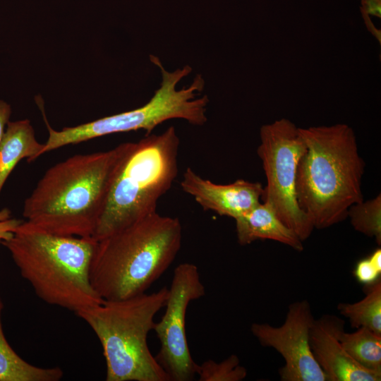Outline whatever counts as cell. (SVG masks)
<instances>
[{
  "instance_id": "4fadbf2b",
  "label": "cell",
  "mask_w": 381,
  "mask_h": 381,
  "mask_svg": "<svg viewBox=\"0 0 381 381\" xmlns=\"http://www.w3.org/2000/svg\"><path fill=\"white\" fill-rule=\"evenodd\" d=\"M238 242L250 244L256 240H272L296 250L303 249L298 235L286 226L266 203L260 202L246 214L235 219Z\"/></svg>"
},
{
  "instance_id": "d4e9b609",
  "label": "cell",
  "mask_w": 381,
  "mask_h": 381,
  "mask_svg": "<svg viewBox=\"0 0 381 381\" xmlns=\"http://www.w3.org/2000/svg\"><path fill=\"white\" fill-rule=\"evenodd\" d=\"M370 260L373 263V265L381 271V250H375L370 256Z\"/></svg>"
},
{
  "instance_id": "8992f818",
  "label": "cell",
  "mask_w": 381,
  "mask_h": 381,
  "mask_svg": "<svg viewBox=\"0 0 381 381\" xmlns=\"http://www.w3.org/2000/svg\"><path fill=\"white\" fill-rule=\"evenodd\" d=\"M180 140L174 126L133 143L110 188L92 238L99 241L157 212L178 174Z\"/></svg>"
},
{
  "instance_id": "2e32d148",
  "label": "cell",
  "mask_w": 381,
  "mask_h": 381,
  "mask_svg": "<svg viewBox=\"0 0 381 381\" xmlns=\"http://www.w3.org/2000/svg\"><path fill=\"white\" fill-rule=\"evenodd\" d=\"M343 327L342 322L337 336L347 353L365 368L381 373V334L363 327L346 332Z\"/></svg>"
},
{
  "instance_id": "e0dca14e",
  "label": "cell",
  "mask_w": 381,
  "mask_h": 381,
  "mask_svg": "<svg viewBox=\"0 0 381 381\" xmlns=\"http://www.w3.org/2000/svg\"><path fill=\"white\" fill-rule=\"evenodd\" d=\"M365 297L353 303H339V313L353 328L367 327L381 334V280L366 285Z\"/></svg>"
},
{
  "instance_id": "5bb4252c",
  "label": "cell",
  "mask_w": 381,
  "mask_h": 381,
  "mask_svg": "<svg viewBox=\"0 0 381 381\" xmlns=\"http://www.w3.org/2000/svg\"><path fill=\"white\" fill-rule=\"evenodd\" d=\"M43 146L29 120L8 122L0 143V193L17 164L25 158L28 162L35 160Z\"/></svg>"
},
{
  "instance_id": "ac0fdd59",
  "label": "cell",
  "mask_w": 381,
  "mask_h": 381,
  "mask_svg": "<svg viewBox=\"0 0 381 381\" xmlns=\"http://www.w3.org/2000/svg\"><path fill=\"white\" fill-rule=\"evenodd\" d=\"M350 218L353 229L369 237H374L381 243V196L363 200L353 205L349 210L347 217Z\"/></svg>"
},
{
  "instance_id": "44dd1931",
  "label": "cell",
  "mask_w": 381,
  "mask_h": 381,
  "mask_svg": "<svg viewBox=\"0 0 381 381\" xmlns=\"http://www.w3.org/2000/svg\"><path fill=\"white\" fill-rule=\"evenodd\" d=\"M23 220L12 218L8 208L0 210V240L1 241L10 238L14 231L22 224Z\"/></svg>"
},
{
  "instance_id": "8fae6325",
  "label": "cell",
  "mask_w": 381,
  "mask_h": 381,
  "mask_svg": "<svg viewBox=\"0 0 381 381\" xmlns=\"http://www.w3.org/2000/svg\"><path fill=\"white\" fill-rule=\"evenodd\" d=\"M180 185L203 210L234 219L260 203L263 193V187L258 182L238 179L229 184H217L189 167L183 172Z\"/></svg>"
},
{
  "instance_id": "3957f363",
  "label": "cell",
  "mask_w": 381,
  "mask_h": 381,
  "mask_svg": "<svg viewBox=\"0 0 381 381\" xmlns=\"http://www.w3.org/2000/svg\"><path fill=\"white\" fill-rule=\"evenodd\" d=\"M181 241L179 219L157 212L98 241L90 268L94 289L104 301L145 293L174 261Z\"/></svg>"
},
{
  "instance_id": "484cf974",
  "label": "cell",
  "mask_w": 381,
  "mask_h": 381,
  "mask_svg": "<svg viewBox=\"0 0 381 381\" xmlns=\"http://www.w3.org/2000/svg\"><path fill=\"white\" fill-rule=\"evenodd\" d=\"M1 240H0V243H1Z\"/></svg>"
},
{
  "instance_id": "30bf717a",
  "label": "cell",
  "mask_w": 381,
  "mask_h": 381,
  "mask_svg": "<svg viewBox=\"0 0 381 381\" xmlns=\"http://www.w3.org/2000/svg\"><path fill=\"white\" fill-rule=\"evenodd\" d=\"M314 321L310 303L302 300L289 305L282 325H251V332L260 344L274 349L283 357L285 363L279 370L281 380L327 381L310 348V333Z\"/></svg>"
},
{
  "instance_id": "7c38bea8",
  "label": "cell",
  "mask_w": 381,
  "mask_h": 381,
  "mask_svg": "<svg viewBox=\"0 0 381 381\" xmlns=\"http://www.w3.org/2000/svg\"><path fill=\"white\" fill-rule=\"evenodd\" d=\"M342 322L336 317L324 316L315 320L310 329L311 351L327 381L381 380V373L358 364L342 346L337 336Z\"/></svg>"
},
{
  "instance_id": "9c48e42d",
  "label": "cell",
  "mask_w": 381,
  "mask_h": 381,
  "mask_svg": "<svg viewBox=\"0 0 381 381\" xmlns=\"http://www.w3.org/2000/svg\"><path fill=\"white\" fill-rule=\"evenodd\" d=\"M198 267L183 262L174 269L165 312L153 330L160 342L155 358L169 381H190L198 366L193 359L186 337V317L189 303L205 295Z\"/></svg>"
},
{
  "instance_id": "277c9868",
  "label": "cell",
  "mask_w": 381,
  "mask_h": 381,
  "mask_svg": "<svg viewBox=\"0 0 381 381\" xmlns=\"http://www.w3.org/2000/svg\"><path fill=\"white\" fill-rule=\"evenodd\" d=\"M1 243L10 252L22 277L45 303L75 314L104 301L90 281L97 245L92 237L53 234L23 221Z\"/></svg>"
},
{
  "instance_id": "9a60e30c",
  "label": "cell",
  "mask_w": 381,
  "mask_h": 381,
  "mask_svg": "<svg viewBox=\"0 0 381 381\" xmlns=\"http://www.w3.org/2000/svg\"><path fill=\"white\" fill-rule=\"evenodd\" d=\"M4 303L0 297V381H59L64 372L59 367L42 368L23 359L7 341L2 327Z\"/></svg>"
},
{
  "instance_id": "603a6c76",
  "label": "cell",
  "mask_w": 381,
  "mask_h": 381,
  "mask_svg": "<svg viewBox=\"0 0 381 381\" xmlns=\"http://www.w3.org/2000/svg\"><path fill=\"white\" fill-rule=\"evenodd\" d=\"M11 114V108L6 102L0 99V143Z\"/></svg>"
},
{
  "instance_id": "ba28073f",
  "label": "cell",
  "mask_w": 381,
  "mask_h": 381,
  "mask_svg": "<svg viewBox=\"0 0 381 381\" xmlns=\"http://www.w3.org/2000/svg\"><path fill=\"white\" fill-rule=\"evenodd\" d=\"M260 138L257 152L267 179L263 202L303 241L314 228L299 208L296 197V167L305 149L299 129L290 120L282 118L262 126Z\"/></svg>"
},
{
  "instance_id": "6da1fadb",
  "label": "cell",
  "mask_w": 381,
  "mask_h": 381,
  "mask_svg": "<svg viewBox=\"0 0 381 381\" xmlns=\"http://www.w3.org/2000/svg\"><path fill=\"white\" fill-rule=\"evenodd\" d=\"M133 145L75 155L51 167L25 200V222L53 234L92 237L112 182Z\"/></svg>"
},
{
  "instance_id": "d6986e66",
  "label": "cell",
  "mask_w": 381,
  "mask_h": 381,
  "mask_svg": "<svg viewBox=\"0 0 381 381\" xmlns=\"http://www.w3.org/2000/svg\"><path fill=\"white\" fill-rule=\"evenodd\" d=\"M196 374L200 381H241L247 370L240 364L238 356L232 354L220 362L204 361L198 365Z\"/></svg>"
},
{
  "instance_id": "7a4b0ae2",
  "label": "cell",
  "mask_w": 381,
  "mask_h": 381,
  "mask_svg": "<svg viewBox=\"0 0 381 381\" xmlns=\"http://www.w3.org/2000/svg\"><path fill=\"white\" fill-rule=\"evenodd\" d=\"M298 129L305 149L296 167V200L314 229H325L346 219L349 208L363 200L365 163L347 124Z\"/></svg>"
},
{
  "instance_id": "5b68a950",
  "label": "cell",
  "mask_w": 381,
  "mask_h": 381,
  "mask_svg": "<svg viewBox=\"0 0 381 381\" xmlns=\"http://www.w3.org/2000/svg\"><path fill=\"white\" fill-rule=\"evenodd\" d=\"M169 288L131 298L103 301L75 315L97 337L106 361L107 381H169L148 347L155 315L165 306Z\"/></svg>"
},
{
  "instance_id": "cb8c5ba5",
  "label": "cell",
  "mask_w": 381,
  "mask_h": 381,
  "mask_svg": "<svg viewBox=\"0 0 381 381\" xmlns=\"http://www.w3.org/2000/svg\"><path fill=\"white\" fill-rule=\"evenodd\" d=\"M362 17L365 25L368 31L377 40L379 44L381 43V30L375 27L373 21L371 20L370 16L365 13V12L361 11Z\"/></svg>"
},
{
  "instance_id": "ffe728a7",
  "label": "cell",
  "mask_w": 381,
  "mask_h": 381,
  "mask_svg": "<svg viewBox=\"0 0 381 381\" xmlns=\"http://www.w3.org/2000/svg\"><path fill=\"white\" fill-rule=\"evenodd\" d=\"M353 274L359 282L368 285L380 278L381 271L373 265L368 257L357 262Z\"/></svg>"
},
{
  "instance_id": "52a82bcc",
  "label": "cell",
  "mask_w": 381,
  "mask_h": 381,
  "mask_svg": "<svg viewBox=\"0 0 381 381\" xmlns=\"http://www.w3.org/2000/svg\"><path fill=\"white\" fill-rule=\"evenodd\" d=\"M150 61L159 67L162 73L160 87L155 92L150 101L133 110L83 123L73 127H65L61 131L52 128L45 114L44 119L49 136L44 143L41 155L71 144H77L92 138L113 133L143 129L146 135L163 122L172 119H181L195 126H202L207 120V95L195 97L205 85L201 75H197L188 87L176 90L179 82L192 71L186 65L173 72L166 71L158 57L150 55Z\"/></svg>"
},
{
  "instance_id": "7402d4cb",
  "label": "cell",
  "mask_w": 381,
  "mask_h": 381,
  "mask_svg": "<svg viewBox=\"0 0 381 381\" xmlns=\"http://www.w3.org/2000/svg\"><path fill=\"white\" fill-rule=\"evenodd\" d=\"M360 10L368 15L381 18V0H361Z\"/></svg>"
}]
</instances>
